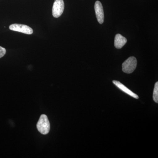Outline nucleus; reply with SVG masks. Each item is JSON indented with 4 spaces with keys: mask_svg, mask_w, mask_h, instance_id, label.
<instances>
[{
    "mask_svg": "<svg viewBox=\"0 0 158 158\" xmlns=\"http://www.w3.org/2000/svg\"><path fill=\"white\" fill-rule=\"evenodd\" d=\"M127 42V39L120 34H117L115 36L114 45L117 49L122 48Z\"/></svg>",
    "mask_w": 158,
    "mask_h": 158,
    "instance_id": "obj_7",
    "label": "nucleus"
},
{
    "mask_svg": "<svg viewBox=\"0 0 158 158\" xmlns=\"http://www.w3.org/2000/svg\"><path fill=\"white\" fill-rule=\"evenodd\" d=\"M113 84L116 85L117 88H119L120 90H122L124 93L127 94L130 96L136 99L139 98V97H138L137 94L134 93L131 90H130L128 88H127L125 85H123L120 82L117 81H113Z\"/></svg>",
    "mask_w": 158,
    "mask_h": 158,
    "instance_id": "obj_6",
    "label": "nucleus"
},
{
    "mask_svg": "<svg viewBox=\"0 0 158 158\" xmlns=\"http://www.w3.org/2000/svg\"><path fill=\"white\" fill-rule=\"evenodd\" d=\"M9 29L15 31L20 32L27 34H31L33 33V29L29 26L21 24H13L9 26Z\"/></svg>",
    "mask_w": 158,
    "mask_h": 158,
    "instance_id": "obj_4",
    "label": "nucleus"
},
{
    "mask_svg": "<svg viewBox=\"0 0 158 158\" xmlns=\"http://www.w3.org/2000/svg\"><path fill=\"white\" fill-rule=\"evenodd\" d=\"M63 0H56L52 8V15L55 18H59L62 15L64 10Z\"/></svg>",
    "mask_w": 158,
    "mask_h": 158,
    "instance_id": "obj_3",
    "label": "nucleus"
},
{
    "mask_svg": "<svg viewBox=\"0 0 158 158\" xmlns=\"http://www.w3.org/2000/svg\"><path fill=\"white\" fill-rule=\"evenodd\" d=\"M37 130L44 135L48 134L50 130V124L47 116L44 114L40 116L37 124Z\"/></svg>",
    "mask_w": 158,
    "mask_h": 158,
    "instance_id": "obj_1",
    "label": "nucleus"
},
{
    "mask_svg": "<svg viewBox=\"0 0 158 158\" xmlns=\"http://www.w3.org/2000/svg\"><path fill=\"white\" fill-rule=\"evenodd\" d=\"M6 53V49L0 46V58H2V57L4 56Z\"/></svg>",
    "mask_w": 158,
    "mask_h": 158,
    "instance_id": "obj_9",
    "label": "nucleus"
},
{
    "mask_svg": "<svg viewBox=\"0 0 158 158\" xmlns=\"http://www.w3.org/2000/svg\"><path fill=\"white\" fill-rule=\"evenodd\" d=\"M94 10L97 19L99 23L102 24L104 21V13L103 8L101 2L97 1L95 2L94 5Z\"/></svg>",
    "mask_w": 158,
    "mask_h": 158,
    "instance_id": "obj_5",
    "label": "nucleus"
},
{
    "mask_svg": "<svg viewBox=\"0 0 158 158\" xmlns=\"http://www.w3.org/2000/svg\"><path fill=\"white\" fill-rule=\"evenodd\" d=\"M137 65V60L135 57H130L123 63V71L126 73H132L136 69Z\"/></svg>",
    "mask_w": 158,
    "mask_h": 158,
    "instance_id": "obj_2",
    "label": "nucleus"
},
{
    "mask_svg": "<svg viewBox=\"0 0 158 158\" xmlns=\"http://www.w3.org/2000/svg\"><path fill=\"white\" fill-rule=\"evenodd\" d=\"M153 99L154 102L156 103H158V82H156L154 88L153 93Z\"/></svg>",
    "mask_w": 158,
    "mask_h": 158,
    "instance_id": "obj_8",
    "label": "nucleus"
}]
</instances>
